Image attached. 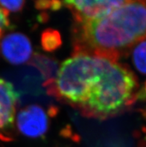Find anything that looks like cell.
I'll return each instance as SVG.
<instances>
[{"instance_id": "cell-8", "label": "cell", "mask_w": 146, "mask_h": 147, "mask_svg": "<svg viewBox=\"0 0 146 147\" xmlns=\"http://www.w3.org/2000/svg\"><path fill=\"white\" fill-rule=\"evenodd\" d=\"M30 64L35 67L43 75L46 82H50L55 78L57 73V63L54 59L40 54H35L30 61Z\"/></svg>"}, {"instance_id": "cell-12", "label": "cell", "mask_w": 146, "mask_h": 147, "mask_svg": "<svg viewBox=\"0 0 146 147\" xmlns=\"http://www.w3.org/2000/svg\"><path fill=\"white\" fill-rule=\"evenodd\" d=\"M10 27V21L8 16L0 7V39L3 37L4 32Z\"/></svg>"}, {"instance_id": "cell-11", "label": "cell", "mask_w": 146, "mask_h": 147, "mask_svg": "<svg viewBox=\"0 0 146 147\" xmlns=\"http://www.w3.org/2000/svg\"><path fill=\"white\" fill-rule=\"evenodd\" d=\"M26 0H0V7L8 16L10 13H17L22 11Z\"/></svg>"}, {"instance_id": "cell-10", "label": "cell", "mask_w": 146, "mask_h": 147, "mask_svg": "<svg viewBox=\"0 0 146 147\" xmlns=\"http://www.w3.org/2000/svg\"><path fill=\"white\" fill-rule=\"evenodd\" d=\"M61 44L60 34L53 29H47L42 35V45L46 50H54Z\"/></svg>"}, {"instance_id": "cell-2", "label": "cell", "mask_w": 146, "mask_h": 147, "mask_svg": "<svg viewBox=\"0 0 146 147\" xmlns=\"http://www.w3.org/2000/svg\"><path fill=\"white\" fill-rule=\"evenodd\" d=\"M136 76L127 66L104 58L84 104L79 108L87 117L105 119L133 104L138 98Z\"/></svg>"}, {"instance_id": "cell-1", "label": "cell", "mask_w": 146, "mask_h": 147, "mask_svg": "<svg viewBox=\"0 0 146 147\" xmlns=\"http://www.w3.org/2000/svg\"><path fill=\"white\" fill-rule=\"evenodd\" d=\"M73 54L91 55L118 61L146 39V0H131L92 20L75 22Z\"/></svg>"}, {"instance_id": "cell-4", "label": "cell", "mask_w": 146, "mask_h": 147, "mask_svg": "<svg viewBox=\"0 0 146 147\" xmlns=\"http://www.w3.org/2000/svg\"><path fill=\"white\" fill-rule=\"evenodd\" d=\"M131 0H63L75 22L92 20L110 13Z\"/></svg>"}, {"instance_id": "cell-5", "label": "cell", "mask_w": 146, "mask_h": 147, "mask_svg": "<svg viewBox=\"0 0 146 147\" xmlns=\"http://www.w3.org/2000/svg\"><path fill=\"white\" fill-rule=\"evenodd\" d=\"M17 129L30 138H42L48 129V115L40 105H32L19 112L17 117Z\"/></svg>"}, {"instance_id": "cell-3", "label": "cell", "mask_w": 146, "mask_h": 147, "mask_svg": "<svg viewBox=\"0 0 146 147\" xmlns=\"http://www.w3.org/2000/svg\"><path fill=\"white\" fill-rule=\"evenodd\" d=\"M102 59L91 55L73 54L61 64L55 78L44 82L43 86L49 95L78 110L85 102Z\"/></svg>"}, {"instance_id": "cell-6", "label": "cell", "mask_w": 146, "mask_h": 147, "mask_svg": "<svg viewBox=\"0 0 146 147\" xmlns=\"http://www.w3.org/2000/svg\"><path fill=\"white\" fill-rule=\"evenodd\" d=\"M0 48L3 58L13 65L26 63L32 58L31 41L22 33H10L2 37Z\"/></svg>"}, {"instance_id": "cell-7", "label": "cell", "mask_w": 146, "mask_h": 147, "mask_svg": "<svg viewBox=\"0 0 146 147\" xmlns=\"http://www.w3.org/2000/svg\"><path fill=\"white\" fill-rule=\"evenodd\" d=\"M18 98L13 84L0 78V131L9 129L13 125Z\"/></svg>"}, {"instance_id": "cell-9", "label": "cell", "mask_w": 146, "mask_h": 147, "mask_svg": "<svg viewBox=\"0 0 146 147\" xmlns=\"http://www.w3.org/2000/svg\"><path fill=\"white\" fill-rule=\"evenodd\" d=\"M132 61L139 73L146 75V39L139 41L133 47Z\"/></svg>"}]
</instances>
